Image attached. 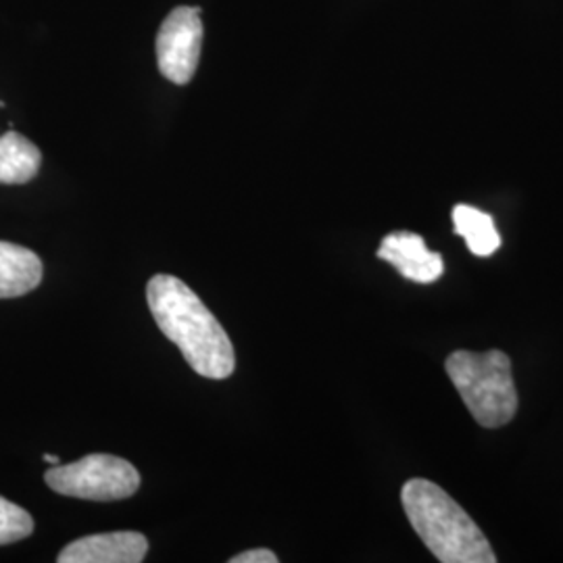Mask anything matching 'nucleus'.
<instances>
[{"label":"nucleus","instance_id":"13","mask_svg":"<svg viewBox=\"0 0 563 563\" xmlns=\"http://www.w3.org/2000/svg\"><path fill=\"white\" fill-rule=\"evenodd\" d=\"M44 462L51 463V465H59V457H57V455H51V453H46V455H44Z\"/></svg>","mask_w":563,"mask_h":563},{"label":"nucleus","instance_id":"2","mask_svg":"<svg viewBox=\"0 0 563 563\" xmlns=\"http://www.w3.org/2000/svg\"><path fill=\"white\" fill-rule=\"evenodd\" d=\"M401 504L409 523L439 562H497L478 523L439 484L426 478L405 483Z\"/></svg>","mask_w":563,"mask_h":563},{"label":"nucleus","instance_id":"4","mask_svg":"<svg viewBox=\"0 0 563 563\" xmlns=\"http://www.w3.org/2000/svg\"><path fill=\"white\" fill-rule=\"evenodd\" d=\"M44 483L65 497L109 504L132 497L141 488V474L121 457L95 453L80 462L53 465L44 474Z\"/></svg>","mask_w":563,"mask_h":563},{"label":"nucleus","instance_id":"12","mask_svg":"<svg viewBox=\"0 0 563 563\" xmlns=\"http://www.w3.org/2000/svg\"><path fill=\"white\" fill-rule=\"evenodd\" d=\"M230 563H278V555L269 549H251L232 558Z\"/></svg>","mask_w":563,"mask_h":563},{"label":"nucleus","instance_id":"1","mask_svg":"<svg viewBox=\"0 0 563 563\" xmlns=\"http://www.w3.org/2000/svg\"><path fill=\"white\" fill-rule=\"evenodd\" d=\"M146 301L159 330L180 349L192 372L211 380L232 376L236 367L234 344L188 284L157 274L148 280Z\"/></svg>","mask_w":563,"mask_h":563},{"label":"nucleus","instance_id":"7","mask_svg":"<svg viewBox=\"0 0 563 563\" xmlns=\"http://www.w3.org/2000/svg\"><path fill=\"white\" fill-rule=\"evenodd\" d=\"M378 260L390 263L402 278L416 284H432L444 272L441 253L430 251L420 234L405 230L384 236L378 249Z\"/></svg>","mask_w":563,"mask_h":563},{"label":"nucleus","instance_id":"10","mask_svg":"<svg viewBox=\"0 0 563 563\" xmlns=\"http://www.w3.org/2000/svg\"><path fill=\"white\" fill-rule=\"evenodd\" d=\"M453 225H455V234L462 236L472 255L476 257H490L501 246V234L495 225L493 216L472 205H455Z\"/></svg>","mask_w":563,"mask_h":563},{"label":"nucleus","instance_id":"8","mask_svg":"<svg viewBox=\"0 0 563 563\" xmlns=\"http://www.w3.org/2000/svg\"><path fill=\"white\" fill-rule=\"evenodd\" d=\"M44 276L41 257L13 242L0 241V299H15L38 288Z\"/></svg>","mask_w":563,"mask_h":563},{"label":"nucleus","instance_id":"11","mask_svg":"<svg viewBox=\"0 0 563 563\" xmlns=\"http://www.w3.org/2000/svg\"><path fill=\"white\" fill-rule=\"evenodd\" d=\"M34 532L32 516L9 499L0 497V544L18 543Z\"/></svg>","mask_w":563,"mask_h":563},{"label":"nucleus","instance_id":"6","mask_svg":"<svg viewBox=\"0 0 563 563\" xmlns=\"http://www.w3.org/2000/svg\"><path fill=\"white\" fill-rule=\"evenodd\" d=\"M148 541L141 532H104L84 537L67 544L57 558L59 563H141Z\"/></svg>","mask_w":563,"mask_h":563},{"label":"nucleus","instance_id":"9","mask_svg":"<svg viewBox=\"0 0 563 563\" xmlns=\"http://www.w3.org/2000/svg\"><path fill=\"white\" fill-rule=\"evenodd\" d=\"M41 148L18 132L0 136V184L21 186L34 180L41 172Z\"/></svg>","mask_w":563,"mask_h":563},{"label":"nucleus","instance_id":"5","mask_svg":"<svg viewBox=\"0 0 563 563\" xmlns=\"http://www.w3.org/2000/svg\"><path fill=\"white\" fill-rule=\"evenodd\" d=\"M201 9H174L157 32V65L163 78L178 86L192 80L201 59Z\"/></svg>","mask_w":563,"mask_h":563},{"label":"nucleus","instance_id":"3","mask_svg":"<svg viewBox=\"0 0 563 563\" xmlns=\"http://www.w3.org/2000/svg\"><path fill=\"white\" fill-rule=\"evenodd\" d=\"M446 376L463 405L483 428H501L518 413V390L511 360L504 351H453L444 362Z\"/></svg>","mask_w":563,"mask_h":563}]
</instances>
